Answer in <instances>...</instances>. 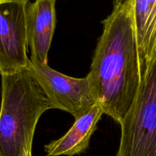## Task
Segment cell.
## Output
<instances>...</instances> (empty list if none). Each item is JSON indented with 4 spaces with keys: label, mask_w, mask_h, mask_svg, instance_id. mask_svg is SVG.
<instances>
[{
    "label": "cell",
    "mask_w": 156,
    "mask_h": 156,
    "mask_svg": "<svg viewBox=\"0 0 156 156\" xmlns=\"http://www.w3.org/2000/svg\"><path fill=\"white\" fill-rule=\"evenodd\" d=\"M142 81L156 64V0H133Z\"/></svg>",
    "instance_id": "52a82bcc"
},
{
    "label": "cell",
    "mask_w": 156,
    "mask_h": 156,
    "mask_svg": "<svg viewBox=\"0 0 156 156\" xmlns=\"http://www.w3.org/2000/svg\"><path fill=\"white\" fill-rule=\"evenodd\" d=\"M6 1H8V0H0V3L4 2H6Z\"/></svg>",
    "instance_id": "9c48e42d"
},
{
    "label": "cell",
    "mask_w": 156,
    "mask_h": 156,
    "mask_svg": "<svg viewBox=\"0 0 156 156\" xmlns=\"http://www.w3.org/2000/svg\"><path fill=\"white\" fill-rule=\"evenodd\" d=\"M120 125L116 156H156V64L142 82L135 102Z\"/></svg>",
    "instance_id": "3957f363"
},
{
    "label": "cell",
    "mask_w": 156,
    "mask_h": 156,
    "mask_svg": "<svg viewBox=\"0 0 156 156\" xmlns=\"http://www.w3.org/2000/svg\"><path fill=\"white\" fill-rule=\"evenodd\" d=\"M88 77L96 101L120 124L135 102L142 85L133 0H114L102 21Z\"/></svg>",
    "instance_id": "6da1fadb"
},
{
    "label": "cell",
    "mask_w": 156,
    "mask_h": 156,
    "mask_svg": "<svg viewBox=\"0 0 156 156\" xmlns=\"http://www.w3.org/2000/svg\"><path fill=\"white\" fill-rule=\"evenodd\" d=\"M1 76L0 156H32L37 124L51 105L27 69Z\"/></svg>",
    "instance_id": "7a4b0ae2"
},
{
    "label": "cell",
    "mask_w": 156,
    "mask_h": 156,
    "mask_svg": "<svg viewBox=\"0 0 156 156\" xmlns=\"http://www.w3.org/2000/svg\"><path fill=\"white\" fill-rule=\"evenodd\" d=\"M56 0H34L27 7V26L30 61L48 65V53L56 24Z\"/></svg>",
    "instance_id": "8992f818"
},
{
    "label": "cell",
    "mask_w": 156,
    "mask_h": 156,
    "mask_svg": "<svg viewBox=\"0 0 156 156\" xmlns=\"http://www.w3.org/2000/svg\"><path fill=\"white\" fill-rule=\"evenodd\" d=\"M104 114L100 105L95 104L86 114L76 119L63 136L44 146L47 155L74 156L85 152Z\"/></svg>",
    "instance_id": "ba28073f"
},
{
    "label": "cell",
    "mask_w": 156,
    "mask_h": 156,
    "mask_svg": "<svg viewBox=\"0 0 156 156\" xmlns=\"http://www.w3.org/2000/svg\"><path fill=\"white\" fill-rule=\"evenodd\" d=\"M27 70L41 87L52 109L66 111L76 120L97 104L88 76L81 79L70 77L48 65L31 61Z\"/></svg>",
    "instance_id": "277c9868"
},
{
    "label": "cell",
    "mask_w": 156,
    "mask_h": 156,
    "mask_svg": "<svg viewBox=\"0 0 156 156\" xmlns=\"http://www.w3.org/2000/svg\"><path fill=\"white\" fill-rule=\"evenodd\" d=\"M30 0H8L0 3L1 74L27 69V13Z\"/></svg>",
    "instance_id": "5b68a950"
}]
</instances>
